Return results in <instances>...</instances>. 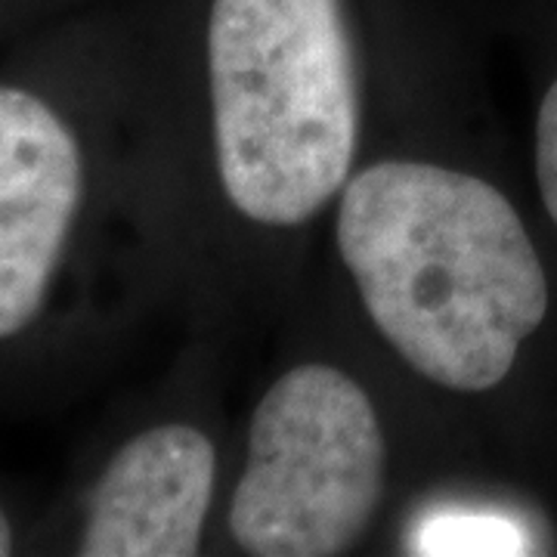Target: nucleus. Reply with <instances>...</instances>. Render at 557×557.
I'll list each match as a JSON object with an SVG mask.
<instances>
[{
    "instance_id": "obj_7",
    "label": "nucleus",
    "mask_w": 557,
    "mask_h": 557,
    "mask_svg": "<svg viewBox=\"0 0 557 557\" xmlns=\"http://www.w3.org/2000/svg\"><path fill=\"white\" fill-rule=\"evenodd\" d=\"M536 177L542 201L557 223V81L548 87L536 124Z\"/></svg>"
},
{
    "instance_id": "obj_4",
    "label": "nucleus",
    "mask_w": 557,
    "mask_h": 557,
    "mask_svg": "<svg viewBox=\"0 0 557 557\" xmlns=\"http://www.w3.org/2000/svg\"><path fill=\"white\" fill-rule=\"evenodd\" d=\"M81 199L84 159L72 127L32 90L0 84V341L40 317Z\"/></svg>"
},
{
    "instance_id": "obj_1",
    "label": "nucleus",
    "mask_w": 557,
    "mask_h": 557,
    "mask_svg": "<svg viewBox=\"0 0 557 557\" xmlns=\"http://www.w3.org/2000/svg\"><path fill=\"white\" fill-rule=\"evenodd\" d=\"M338 248L391 347L424 379L480 394L548 313V282L515 205L486 180L381 161L347 183Z\"/></svg>"
},
{
    "instance_id": "obj_2",
    "label": "nucleus",
    "mask_w": 557,
    "mask_h": 557,
    "mask_svg": "<svg viewBox=\"0 0 557 557\" xmlns=\"http://www.w3.org/2000/svg\"><path fill=\"white\" fill-rule=\"evenodd\" d=\"M208 75L230 201L255 223H307L344 186L357 149L341 0H214Z\"/></svg>"
},
{
    "instance_id": "obj_6",
    "label": "nucleus",
    "mask_w": 557,
    "mask_h": 557,
    "mask_svg": "<svg viewBox=\"0 0 557 557\" xmlns=\"http://www.w3.org/2000/svg\"><path fill=\"white\" fill-rule=\"evenodd\" d=\"M498 520L490 518H458L437 520L421 533L416 552L424 555H496V552H520Z\"/></svg>"
},
{
    "instance_id": "obj_5",
    "label": "nucleus",
    "mask_w": 557,
    "mask_h": 557,
    "mask_svg": "<svg viewBox=\"0 0 557 557\" xmlns=\"http://www.w3.org/2000/svg\"><path fill=\"white\" fill-rule=\"evenodd\" d=\"M214 468L211 440L189 424H159L127 440L90 493L78 555L193 557Z\"/></svg>"
},
{
    "instance_id": "obj_8",
    "label": "nucleus",
    "mask_w": 557,
    "mask_h": 557,
    "mask_svg": "<svg viewBox=\"0 0 557 557\" xmlns=\"http://www.w3.org/2000/svg\"><path fill=\"white\" fill-rule=\"evenodd\" d=\"M13 552V527H10V518L7 511L0 508V557Z\"/></svg>"
},
{
    "instance_id": "obj_3",
    "label": "nucleus",
    "mask_w": 557,
    "mask_h": 557,
    "mask_svg": "<svg viewBox=\"0 0 557 557\" xmlns=\"http://www.w3.org/2000/svg\"><path fill=\"white\" fill-rule=\"evenodd\" d=\"M381 483L372 399L341 369L298 366L260 399L230 530L248 555H341L369 527Z\"/></svg>"
}]
</instances>
